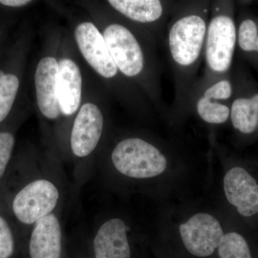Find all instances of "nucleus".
<instances>
[{"label":"nucleus","mask_w":258,"mask_h":258,"mask_svg":"<svg viewBox=\"0 0 258 258\" xmlns=\"http://www.w3.org/2000/svg\"><path fill=\"white\" fill-rule=\"evenodd\" d=\"M198 10L176 15L164 40L174 83V106L177 110L189 106L204 59L208 23L205 12Z\"/></svg>","instance_id":"nucleus-1"},{"label":"nucleus","mask_w":258,"mask_h":258,"mask_svg":"<svg viewBox=\"0 0 258 258\" xmlns=\"http://www.w3.org/2000/svg\"><path fill=\"white\" fill-rule=\"evenodd\" d=\"M103 36L120 74L125 79L139 83L148 98L161 106L162 86L155 37L142 38L120 23L108 25Z\"/></svg>","instance_id":"nucleus-2"},{"label":"nucleus","mask_w":258,"mask_h":258,"mask_svg":"<svg viewBox=\"0 0 258 258\" xmlns=\"http://www.w3.org/2000/svg\"><path fill=\"white\" fill-rule=\"evenodd\" d=\"M14 160L0 186V203L16 227H31L55 212L61 200L60 188L47 177H30Z\"/></svg>","instance_id":"nucleus-3"},{"label":"nucleus","mask_w":258,"mask_h":258,"mask_svg":"<svg viewBox=\"0 0 258 258\" xmlns=\"http://www.w3.org/2000/svg\"><path fill=\"white\" fill-rule=\"evenodd\" d=\"M237 40L233 19L217 10L208 23L204 52L205 71L199 78L211 81L227 76L233 60Z\"/></svg>","instance_id":"nucleus-4"},{"label":"nucleus","mask_w":258,"mask_h":258,"mask_svg":"<svg viewBox=\"0 0 258 258\" xmlns=\"http://www.w3.org/2000/svg\"><path fill=\"white\" fill-rule=\"evenodd\" d=\"M111 162L122 175L148 179L162 174L167 159L154 144L140 137L122 139L111 152Z\"/></svg>","instance_id":"nucleus-5"},{"label":"nucleus","mask_w":258,"mask_h":258,"mask_svg":"<svg viewBox=\"0 0 258 258\" xmlns=\"http://www.w3.org/2000/svg\"><path fill=\"white\" fill-rule=\"evenodd\" d=\"M233 93L228 75L220 79L204 81L199 78L190 96L189 106H193L199 116L210 124H222L228 120L230 108L224 101Z\"/></svg>","instance_id":"nucleus-6"},{"label":"nucleus","mask_w":258,"mask_h":258,"mask_svg":"<svg viewBox=\"0 0 258 258\" xmlns=\"http://www.w3.org/2000/svg\"><path fill=\"white\" fill-rule=\"evenodd\" d=\"M104 129V116L93 103H84L77 112L70 137V148L75 159L84 161L96 150Z\"/></svg>","instance_id":"nucleus-7"},{"label":"nucleus","mask_w":258,"mask_h":258,"mask_svg":"<svg viewBox=\"0 0 258 258\" xmlns=\"http://www.w3.org/2000/svg\"><path fill=\"white\" fill-rule=\"evenodd\" d=\"M74 35L83 57L100 76L110 81H115L119 76L124 77L117 69L103 34L93 23L80 24Z\"/></svg>","instance_id":"nucleus-8"},{"label":"nucleus","mask_w":258,"mask_h":258,"mask_svg":"<svg viewBox=\"0 0 258 258\" xmlns=\"http://www.w3.org/2000/svg\"><path fill=\"white\" fill-rule=\"evenodd\" d=\"M179 232L186 249L199 257L213 254L225 235L218 220L207 213L194 215L179 226Z\"/></svg>","instance_id":"nucleus-9"},{"label":"nucleus","mask_w":258,"mask_h":258,"mask_svg":"<svg viewBox=\"0 0 258 258\" xmlns=\"http://www.w3.org/2000/svg\"><path fill=\"white\" fill-rule=\"evenodd\" d=\"M58 62L53 57L39 61L35 73L37 104L41 114L47 120H55L61 115L57 94Z\"/></svg>","instance_id":"nucleus-10"},{"label":"nucleus","mask_w":258,"mask_h":258,"mask_svg":"<svg viewBox=\"0 0 258 258\" xmlns=\"http://www.w3.org/2000/svg\"><path fill=\"white\" fill-rule=\"evenodd\" d=\"M30 228L28 240L30 258L62 257V224L55 212L44 217Z\"/></svg>","instance_id":"nucleus-11"},{"label":"nucleus","mask_w":258,"mask_h":258,"mask_svg":"<svg viewBox=\"0 0 258 258\" xmlns=\"http://www.w3.org/2000/svg\"><path fill=\"white\" fill-rule=\"evenodd\" d=\"M224 190L227 200L244 217L258 212V184L242 168H232L224 177Z\"/></svg>","instance_id":"nucleus-12"},{"label":"nucleus","mask_w":258,"mask_h":258,"mask_svg":"<svg viewBox=\"0 0 258 258\" xmlns=\"http://www.w3.org/2000/svg\"><path fill=\"white\" fill-rule=\"evenodd\" d=\"M128 227L121 219L111 218L98 229L93 241L95 258H131Z\"/></svg>","instance_id":"nucleus-13"},{"label":"nucleus","mask_w":258,"mask_h":258,"mask_svg":"<svg viewBox=\"0 0 258 258\" xmlns=\"http://www.w3.org/2000/svg\"><path fill=\"white\" fill-rule=\"evenodd\" d=\"M57 94L61 114H76L81 103L82 76L79 66L71 59H61L58 62Z\"/></svg>","instance_id":"nucleus-14"},{"label":"nucleus","mask_w":258,"mask_h":258,"mask_svg":"<svg viewBox=\"0 0 258 258\" xmlns=\"http://www.w3.org/2000/svg\"><path fill=\"white\" fill-rule=\"evenodd\" d=\"M18 49L0 67V128L15 117V109L21 88Z\"/></svg>","instance_id":"nucleus-15"},{"label":"nucleus","mask_w":258,"mask_h":258,"mask_svg":"<svg viewBox=\"0 0 258 258\" xmlns=\"http://www.w3.org/2000/svg\"><path fill=\"white\" fill-rule=\"evenodd\" d=\"M112 8L135 23L154 28L155 36L161 38V26L165 5L162 0H108Z\"/></svg>","instance_id":"nucleus-16"},{"label":"nucleus","mask_w":258,"mask_h":258,"mask_svg":"<svg viewBox=\"0 0 258 258\" xmlns=\"http://www.w3.org/2000/svg\"><path fill=\"white\" fill-rule=\"evenodd\" d=\"M230 117L234 128L242 134H252L258 125V93L238 97L232 102Z\"/></svg>","instance_id":"nucleus-17"},{"label":"nucleus","mask_w":258,"mask_h":258,"mask_svg":"<svg viewBox=\"0 0 258 258\" xmlns=\"http://www.w3.org/2000/svg\"><path fill=\"white\" fill-rule=\"evenodd\" d=\"M15 117L0 128V186L9 172L13 160L16 146Z\"/></svg>","instance_id":"nucleus-18"},{"label":"nucleus","mask_w":258,"mask_h":258,"mask_svg":"<svg viewBox=\"0 0 258 258\" xmlns=\"http://www.w3.org/2000/svg\"><path fill=\"white\" fill-rule=\"evenodd\" d=\"M15 225L0 203V258H13L16 252Z\"/></svg>","instance_id":"nucleus-19"},{"label":"nucleus","mask_w":258,"mask_h":258,"mask_svg":"<svg viewBox=\"0 0 258 258\" xmlns=\"http://www.w3.org/2000/svg\"><path fill=\"white\" fill-rule=\"evenodd\" d=\"M218 253L220 258H252L247 241L237 232L224 235Z\"/></svg>","instance_id":"nucleus-20"},{"label":"nucleus","mask_w":258,"mask_h":258,"mask_svg":"<svg viewBox=\"0 0 258 258\" xmlns=\"http://www.w3.org/2000/svg\"><path fill=\"white\" fill-rule=\"evenodd\" d=\"M258 36L257 25L252 20H245L241 23L237 33V42L244 52H252Z\"/></svg>","instance_id":"nucleus-21"},{"label":"nucleus","mask_w":258,"mask_h":258,"mask_svg":"<svg viewBox=\"0 0 258 258\" xmlns=\"http://www.w3.org/2000/svg\"><path fill=\"white\" fill-rule=\"evenodd\" d=\"M32 0H0V4L9 8H20L29 4Z\"/></svg>","instance_id":"nucleus-22"},{"label":"nucleus","mask_w":258,"mask_h":258,"mask_svg":"<svg viewBox=\"0 0 258 258\" xmlns=\"http://www.w3.org/2000/svg\"><path fill=\"white\" fill-rule=\"evenodd\" d=\"M252 52H257L258 53V36L257 40H256L255 44H254L253 51H252Z\"/></svg>","instance_id":"nucleus-23"},{"label":"nucleus","mask_w":258,"mask_h":258,"mask_svg":"<svg viewBox=\"0 0 258 258\" xmlns=\"http://www.w3.org/2000/svg\"><path fill=\"white\" fill-rule=\"evenodd\" d=\"M2 35H3V32L0 30V42H1L2 40Z\"/></svg>","instance_id":"nucleus-24"}]
</instances>
